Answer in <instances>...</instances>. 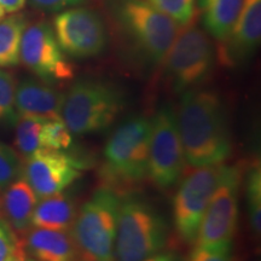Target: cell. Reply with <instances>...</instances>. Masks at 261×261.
<instances>
[{
    "mask_svg": "<svg viewBox=\"0 0 261 261\" xmlns=\"http://www.w3.org/2000/svg\"><path fill=\"white\" fill-rule=\"evenodd\" d=\"M162 64L166 83L175 93L196 89L208 79L214 67L213 44L194 18L181 25Z\"/></svg>",
    "mask_w": 261,
    "mask_h": 261,
    "instance_id": "cell-6",
    "label": "cell"
},
{
    "mask_svg": "<svg viewBox=\"0 0 261 261\" xmlns=\"http://www.w3.org/2000/svg\"><path fill=\"white\" fill-rule=\"evenodd\" d=\"M23 161L15 149L0 142V189L22 177Z\"/></svg>",
    "mask_w": 261,
    "mask_h": 261,
    "instance_id": "cell-27",
    "label": "cell"
},
{
    "mask_svg": "<svg viewBox=\"0 0 261 261\" xmlns=\"http://www.w3.org/2000/svg\"><path fill=\"white\" fill-rule=\"evenodd\" d=\"M23 261H39V260H37V259H34V257H31V256H25L24 257V260Z\"/></svg>",
    "mask_w": 261,
    "mask_h": 261,
    "instance_id": "cell-32",
    "label": "cell"
},
{
    "mask_svg": "<svg viewBox=\"0 0 261 261\" xmlns=\"http://www.w3.org/2000/svg\"><path fill=\"white\" fill-rule=\"evenodd\" d=\"M83 0H29V3L34 9L48 12L60 11L62 9L68 8V6L79 4Z\"/></svg>",
    "mask_w": 261,
    "mask_h": 261,
    "instance_id": "cell-29",
    "label": "cell"
},
{
    "mask_svg": "<svg viewBox=\"0 0 261 261\" xmlns=\"http://www.w3.org/2000/svg\"><path fill=\"white\" fill-rule=\"evenodd\" d=\"M125 104V96L115 85L104 80L81 79L65 93L62 121L71 135H92L112 125Z\"/></svg>",
    "mask_w": 261,
    "mask_h": 261,
    "instance_id": "cell-4",
    "label": "cell"
},
{
    "mask_svg": "<svg viewBox=\"0 0 261 261\" xmlns=\"http://www.w3.org/2000/svg\"><path fill=\"white\" fill-rule=\"evenodd\" d=\"M38 196L24 178H18L2 190L0 214L19 236L32 227V218Z\"/></svg>",
    "mask_w": 261,
    "mask_h": 261,
    "instance_id": "cell-17",
    "label": "cell"
},
{
    "mask_svg": "<svg viewBox=\"0 0 261 261\" xmlns=\"http://www.w3.org/2000/svg\"><path fill=\"white\" fill-rule=\"evenodd\" d=\"M119 15L146 60L152 64H162L180 25L144 0H121Z\"/></svg>",
    "mask_w": 261,
    "mask_h": 261,
    "instance_id": "cell-8",
    "label": "cell"
},
{
    "mask_svg": "<svg viewBox=\"0 0 261 261\" xmlns=\"http://www.w3.org/2000/svg\"><path fill=\"white\" fill-rule=\"evenodd\" d=\"M187 163L192 167L224 163L232 152L227 109L215 91H185L175 112Z\"/></svg>",
    "mask_w": 261,
    "mask_h": 261,
    "instance_id": "cell-1",
    "label": "cell"
},
{
    "mask_svg": "<svg viewBox=\"0 0 261 261\" xmlns=\"http://www.w3.org/2000/svg\"><path fill=\"white\" fill-rule=\"evenodd\" d=\"M28 22L23 14H15L0 21V67L19 62V46Z\"/></svg>",
    "mask_w": 261,
    "mask_h": 261,
    "instance_id": "cell-20",
    "label": "cell"
},
{
    "mask_svg": "<svg viewBox=\"0 0 261 261\" xmlns=\"http://www.w3.org/2000/svg\"><path fill=\"white\" fill-rule=\"evenodd\" d=\"M64 96L44 81L24 80L16 87V113L17 116H34L46 121L62 120Z\"/></svg>",
    "mask_w": 261,
    "mask_h": 261,
    "instance_id": "cell-15",
    "label": "cell"
},
{
    "mask_svg": "<svg viewBox=\"0 0 261 261\" xmlns=\"http://www.w3.org/2000/svg\"><path fill=\"white\" fill-rule=\"evenodd\" d=\"M150 132L151 119L144 115L130 116L116 127L104 146L103 187L123 195L148 178Z\"/></svg>",
    "mask_w": 261,
    "mask_h": 261,
    "instance_id": "cell-2",
    "label": "cell"
},
{
    "mask_svg": "<svg viewBox=\"0 0 261 261\" xmlns=\"http://www.w3.org/2000/svg\"><path fill=\"white\" fill-rule=\"evenodd\" d=\"M25 4V0H0V6L4 9L5 12L12 14L17 12L23 8Z\"/></svg>",
    "mask_w": 261,
    "mask_h": 261,
    "instance_id": "cell-30",
    "label": "cell"
},
{
    "mask_svg": "<svg viewBox=\"0 0 261 261\" xmlns=\"http://www.w3.org/2000/svg\"><path fill=\"white\" fill-rule=\"evenodd\" d=\"M121 195L102 187L77 211L70 233L83 261H115Z\"/></svg>",
    "mask_w": 261,
    "mask_h": 261,
    "instance_id": "cell-5",
    "label": "cell"
},
{
    "mask_svg": "<svg viewBox=\"0 0 261 261\" xmlns=\"http://www.w3.org/2000/svg\"><path fill=\"white\" fill-rule=\"evenodd\" d=\"M22 241L25 254L39 261H83L68 230L33 226Z\"/></svg>",
    "mask_w": 261,
    "mask_h": 261,
    "instance_id": "cell-16",
    "label": "cell"
},
{
    "mask_svg": "<svg viewBox=\"0 0 261 261\" xmlns=\"http://www.w3.org/2000/svg\"><path fill=\"white\" fill-rule=\"evenodd\" d=\"M25 256L22 237L0 218V261H23Z\"/></svg>",
    "mask_w": 261,
    "mask_h": 261,
    "instance_id": "cell-23",
    "label": "cell"
},
{
    "mask_svg": "<svg viewBox=\"0 0 261 261\" xmlns=\"http://www.w3.org/2000/svg\"><path fill=\"white\" fill-rule=\"evenodd\" d=\"M46 120L34 116H17L15 132V150L22 161L31 158L33 154L42 149L40 143V132Z\"/></svg>",
    "mask_w": 261,
    "mask_h": 261,
    "instance_id": "cell-21",
    "label": "cell"
},
{
    "mask_svg": "<svg viewBox=\"0 0 261 261\" xmlns=\"http://www.w3.org/2000/svg\"><path fill=\"white\" fill-rule=\"evenodd\" d=\"M190 261H233L232 247L228 243L207 249H195Z\"/></svg>",
    "mask_w": 261,
    "mask_h": 261,
    "instance_id": "cell-28",
    "label": "cell"
},
{
    "mask_svg": "<svg viewBox=\"0 0 261 261\" xmlns=\"http://www.w3.org/2000/svg\"><path fill=\"white\" fill-rule=\"evenodd\" d=\"M73 142V136L62 120L45 121L40 132L42 149L63 150L68 149Z\"/></svg>",
    "mask_w": 261,
    "mask_h": 261,
    "instance_id": "cell-24",
    "label": "cell"
},
{
    "mask_svg": "<svg viewBox=\"0 0 261 261\" xmlns=\"http://www.w3.org/2000/svg\"><path fill=\"white\" fill-rule=\"evenodd\" d=\"M243 0H202L204 24L218 41H224L232 31Z\"/></svg>",
    "mask_w": 261,
    "mask_h": 261,
    "instance_id": "cell-19",
    "label": "cell"
},
{
    "mask_svg": "<svg viewBox=\"0 0 261 261\" xmlns=\"http://www.w3.org/2000/svg\"><path fill=\"white\" fill-rule=\"evenodd\" d=\"M243 172L238 165L227 166L223 180L202 218L195 249H207L232 242L238 219V195Z\"/></svg>",
    "mask_w": 261,
    "mask_h": 261,
    "instance_id": "cell-10",
    "label": "cell"
},
{
    "mask_svg": "<svg viewBox=\"0 0 261 261\" xmlns=\"http://www.w3.org/2000/svg\"><path fill=\"white\" fill-rule=\"evenodd\" d=\"M2 190L3 189H0V195H2ZM0 218H2V214H0Z\"/></svg>",
    "mask_w": 261,
    "mask_h": 261,
    "instance_id": "cell-33",
    "label": "cell"
},
{
    "mask_svg": "<svg viewBox=\"0 0 261 261\" xmlns=\"http://www.w3.org/2000/svg\"><path fill=\"white\" fill-rule=\"evenodd\" d=\"M144 261H181L180 256L175 253H162L149 257Z\"/></svg>",
    "mask_w": 261,
    "mask_h": 261,
    "instance_id": "cell-31",
    "label": "cell"
},
{
    "mask_svg": "<svg viewBox=\"0 0 261 261\" xmlns=\"http://www.w3.org/2000/svg\"><path fill=\"white\" fill-rule=\"evenodd\" d=\"M152 8L185 25L195 17V0H144Z\"/></svg>",
    "mask_w": 261,
    "mask_h": 261,
    "instance_id": "cell-26",
    "label": "cell"
},
{
    "mask_svg": "<svg viewBox=\"0 0 261 261\" xmlns=\"http://www.w3.org/2000/svg\"><path fill=\"white\" fill-rule=\"evenodd\" d=\"M244 178L250 227L253 233L259 236L261 230V167L259 161H254L248 167Z\"/></svg>",
    "mask_w": 261,
    "mask_h": 261,
    "instance_id": "cell-22",
    "label": "cell"
},
{
    "mask_svg": "<svg viewBox=\"0 0 261 261\" xmlns=\"http://www.w3.org/2000/svg\"><path fill=\"white\" fill-rule=\"evenodd\" d=\"M55 37L68 56L85 60L96 57L106 48V28L94 11L76 8L63 11L55 18Z\"/></svg>",
    "mask_w": 261,
    "mask_h": 261,
    "instance_id": "cell-12",
    "label": "cell"
},
{
    "mask_svg": "<svg viewBox=\"0 0 261 261\" xmlns=\"http://www.w3.org/2000/svg\"><path fill=\"white\" fill-rule=\"evenodd\" d=\"M19 61L45 83L73 79V64L65 58L54 29L46 22L27 24L19 46Z\"/></svg>",
    "mask_w": 261,
    "mask_h": 261,
    "instance_id": "cell-11",
    "label": "cell"
},
{
    "mask_svg": "<svg viewBox=\"0 0 261 261\" xmlns=\"http://www.w3.org/2000/svg\"><path fill=\"white\" fill-rule=\"evenodd\" d=\"M185 166L175 110L165 106L151 119L148 177L158 188L169 189L184 174Z\"/></svg>",
    "mask_w": 261,
    "mask_h": 261,
    "instance_id": "cell-9",
    "label": "cell"
},
{
    "mask_svg": "<svg viewBox=\"0 0 261 261\" xmlns=\"http://www.w3.org/2000/svg\"><path fill=\"white\" fill-rule=\"evenodd\" d=\"M79 205L71 192L61 191L38 201L32 218V226L70 231Z\"/></svg>",
    "mask_w": 261,
    "mask_h": 261,
    "instance_id": "cell-18",
    "label": "cell"
},
{
    "mask_svg": "<svg viewBox=\"0 0 261 261\" xmlns=\"http://www.w3.org/2000/svg\"><path fill=\"white\" fill-rule=\"evenodd\" d=\"M261 37V0H243L230 35L220 42L218 57L226 67L242 64L255 52Z\"/></svg>",
    "mask_w": 261,
    "mask_h": 261,
    "instance_id": "cell-14",
    "label": "cell"
},
{
    "mask_svg": "<svg viewBox=\"0 0 261 261\" xmlns=\"http://www.w3.org/2000/svg\"><path fill=\"white\" fill-rule=\"evenodd\" d=\"M84 163L61 150L40 149L23 162V177L38 198L58 194L80 178Z\"/></svg>",
    "mask_w": 261,
    "mask_h": 261,
    "instance_id": "cell-13",
    "label": "cell"
},
{
    "mask_svg": "<svg viewBox=\"0 0 261 261\" xmlns=\"http://www.w3.org/2000/svg\"><path fill=\"white\" fill-rule=\"evenodd\" d=\"M168 226L165 218L140 195H121L114 248L115 261H144L165 248Z\"/></svg>",
    "mask_w": 261,
    "mask_h": 261,
    "instance_id": "cell-3",
    "label": "cell"
},
{
    "mask_svg": "<svg viewBox=\"0 0 261 261\" xmlns=\"http://www.w3.org/2000/svg\"><path fill=\"white\" fill-rule=\"evenodd\" d=\"M16 81L14 75L0 69V123H15Z\"/></svg>",
    "mask_w": 261,
    "mask_h": 261,
    "instance_id": "cell-25",
    "label": "cell"
},
{
    "mask_svg": "<svg viewBox=\"0 0 261 261\" xmlns=\"http://www.w3.org/2000/svg\"><path fill=\"white\" fill-rule=\"evenodd\" d=\"M226 169L224 163L194 167L181 179L173 202V219L178 236L185 243H195L204 212Z\"/></svg>",
    "mask_w": 261,
    "mask_h": 261,
    "instance_id": "cell-7",
    "label": "cell"
}]
</instances>
